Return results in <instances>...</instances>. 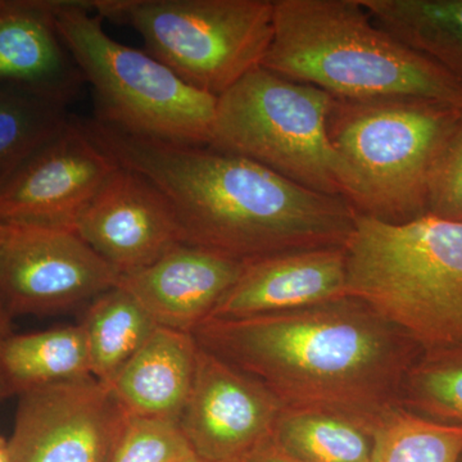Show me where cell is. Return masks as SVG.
Here are the masks:
<instances>
[{"label":"cell","instance_id":"obj_1","mask_svg":"<svg viewBox=\"0 0 462 462\" xmlns=\"http://www.w3.org/2000/svg\"><path fill=\"white\" fill-rule=\"evenodd\" d=\"M118 165L165 197L182 245L251 261L296 249L346 245L356 212L260 163L211 145L133 135L94 118L84 123Z\"/></svg>","mask_w":462,"mask_h":462},{"label":"cell","instance_id":"obj_2","mask_svg":"<svg viewBox=\"0 0 462 462\" xmlns=\"http://www.w3.org/2000/svg\"><path fill=\"white\" fill-rule=\"evenodd\" d=\"M202 348L272 389L287 407L375 418L400 403L422 349L352 297L254 318H211L193 333Z\"/></svg>","mask_w":462,"mask_h":462},{"label":"cell","instance_id":"obj_3","mask_svg":"<svg viewBox=\"0 0 462 462\" xmlns=\"http://www.w3.org/2000/svg\"><path fill=\"white\" fill-rule=\"evenodd\" d=\"M263 67L337 99L413 97L462 107V84L379 26L360 0H273Z\"/></svg>","mask_w":462,"mask_h":462},{"label":"cell","instance_id":"obj_4","mask_svg":"<svg viewBox=\"0 0 462 462\" xmlns=\"http://www.w3.org/2000/svg\"><path fill=\"white\" fill-rule=\"evenodd\" d=\"M346 294L422 351L462 346V223L425 215L392 224L356 215Z\"/></svg>","mask_w":462,"mask_h":462},{"label":"cell","instance_id":"obj_5","mask_svg":"<svg viewBox=\"0 0 462 462\" xmlns=\"http://www.w3.org/2000/svg\"><path fill=\"white\" fill-rule=\"evenodd\" d=\"M461 111L413 97L334 98L328 135L356 215L392 224L428 215L431 176Z\"/></svg>","mask_w":462,"mask_h":462},{"label":"cell","instance_id":"obj_6","mask_svg":"<svg viewBox=\"0 0 462 462\" xmlns=\"http://www.w3.org/2000/svg\"><path fill=\"white\" fill-rule=\"evenodd\" d=\"M60 38L98 103L97 120L133 135L208 145L217 98L148 51L116 42L90 0H51Z\"/></svg>","mask_w":462,"mask_h":462},{"label":"cell","instance_id":"obj_7","mask_svg":"<svg viewBox=\"0 0 462 462\" xmlns=\"http://www.w3.org/2000/svg\"><path fill=\"white\" fill-rule=\"evenodd\" d=\"M102 18L132 26L145 51L217 98L263 66L273 0H90Z\"/></svg>","mask_w":462,"mask_h":462},{"label":"cell","instance_id":"obj_8","mask_svg":"<svg viewBox=\"0 0 462 462\" xmlns=\"http://www.w3.org/2000/svg\"><path fill=\"white\" fill-rule=\"evenodd\" d=\"M333 102L327 91L257 67L217 97L208 145L342 199L338 158L328 135Z\"/></svg>","mask_w":462,"mask_h":462},{"label":"cell","instance_id":"obj_9","mask_svg":"<svg viewBox=\"0 0 462 462\" xmlns=\"http://www.w3.org/2000/svg\"><path fill=\"white\" fill-rule=\"evenodd\" d=\"M121 273L67 227L5 224L0 300L9 314H51L117 287Z\"/></svg>","mask_w":462,"mask_h":462},{"label":"cell","instance_id":"obj_10","mask_svg":"<svg viewBox=\"0 0 462 462\" xmlns=\"http://www.w3.org/2000/svg\"><path fill=\"white\" fill-rule=\"evenodd\" d=\"M126 418L93 376L25 392L7 439L9 462H109Z\"/></svg>","mask_w":462,"mask_h":462},{"label":"cell","instance_id":"obj_11","mask_svg":"<svg viewBox=\"0 0 462 462\" xmlns=\"http://www.w3.org/2000/svg\"><path fill=\"white\" fill-rule=\"evenodd\" d=\"M117 169L85 124L69 120L0 189V223L74 230L85 207Z\"/></svg>","mask_w":462,"mask_h":462},{"label":"cell","instance_id":"obj_12","mask_svg":"<svg viewBox=\"0 0 462 462\" xmlns=\"http://www.w3.org/2000/svg\"><path fill=\"white\" fill-rule=\"evenodd\" d=\"M281 398L199 345L193 385L179 427L190 448L216 462H242L272 437Z\"/></svg>","mask_w":462,"mask_h":462},{"label":"cell","instance_id":"obj_13","mask_svg":"<svg viewBox=\"0 0 462 462\" xmlns=\"http://www.w3.org/2000/svg\"><path fill=\"white\" fill-rule=\"evenodd\" d=\"M74 231L121 275L156 263L181 245L165 197L120 165L79 216Z\"/></svg>","mask_w":462,"mask_h":462},{"label":"cell","instance_id":"obj_14","mask_svg":"<svg viewBox=\"0 0 462 462\" xmlns=\"http://www.w3.org/2000/svg\"><path fill=\"white\" fill-rule=\"evenodd\" d=\"M245 261L197 245H178L156 263L121 275L158 327L193 334L238 281Z\"/></svg>","mask_w":462,"mask_h":462},{"label":"cell","instance_id":"obj_15","mask_svg":"<svg viewBox=\"0 0 462 462\" xmlns=\"http://www.w3.org/2000/svg\"><path fill=\"white\" fill-rule=\"evenodd\" d=\"M345 297V245L296 249L245 261L238 281L211 318L279 314Z\"/></svg>","mask_w":462,"mask_h":462},{"label":"cell","instance_id":"obj_16","mask_svg":"<svg viewBox=\"0 0 462 462\" xmlns=\"http://www.w3.org/2000/svg\"><path fill=\"white\" fill-rule=\"evenodd\" d=\"M0 84L69 106L85 84L60 38L51 0H5L0 5Z\"/></svg>","mask_w":462,"mask_h":462},{"label":"cell","instance_id":"obj_17","mask_svg":"<svg viewBox=\"0 0 462 462\" xmlns=\"http://www.w3.org/2000/svg\"><path fill=\"white\" fill-rule=\"evenodd\" d=\"M199 343L157 327L108 385L127 415L178 422L189 398Z\"/></svg>","mask_w":462,"mask_h":462},{"label":"cell","instance_id":"obj_18","mask_svg":"<svg viewBox=\"0 0 462 462\" xmlns=\"http://www.w3.org/2000/svg\"><path fill=\"white\" fill-rule=\"evenodd\" d=\"M81 324L26 334H9L0 345V379L9 396L90 378Z\"/></svg>","mask_w":462,"mask_h":462},{"label":"cell","instance_id":"obj_19","mask_svg":"<svg viewBox=\"0 0 462 462\" xmlns=\"http://www.w3.org/2000/svg\"><path fill=\"white\" fill-rule=\"evenodd\" d=\"M375 418L324 407H287L272 438L303 462H372Z\"/></svg>","mask_w":462,"mask_h":462},{"label":"cell","instance_id":"obj_20","mask_svg":"<svg viewBox=\"0 0 462 462\" xmlns=\"http://www.w3.org/2000/svg\"><path fill=\"white\" fill-rule=\"evenodd\" d=\"M373 20L462 84V0H360Z\"/></svg>","mask_w":462,"mask_h":462},{"label":"cell","instance_id":"obj_21","mask_svg":"<svg viewBox=\"0 0 462 462\" xmlns=\"http://www.w3.org/2000/svg\"><path fill=\"white\" fill-rule=\"evenodd\" d=\"M80 324L91 375L106 385L114 382L158 327L138 300L120 285L90 300Z\"/></svg>","mask_w":462,"mask_h":462},{"label":"cell","instance_id":"obj_22","mask_svg":"<svg viewBox=\"0 0 462 462\" xmlns=\"http://www.w3.org/2000/svg\"><path fill=\"white\" fill-rule=\"evenodd\" d=\"M66 107L32 90L0 84V189L69 124Z\"/></svg>","mask_w":462,"mask_h":462},{"label":"cell","instance_id":"obj_23","mask_svg":"<svg viewBox=\"0 0 462 462\" xmlns=\"http://www.w3.org/2000/svg\"><path fill=\"white\" fill-rule=\"evenodd\" d=\"M461 456L460 425L430 420L401 403L374 422L372 462H458Z\"/></svg>","mask_w":462,"mask_h":462},{"label":"cell","instance_id":"obj_24","mask_svg":"<svg viewBox=\"0 0 462 462\" xmlns=\"http://www.w3.org/2000/svg\"><path fill=\"white\" fill-rule=\"evenodd\" d=\"M400 403L430 420L462 427V346L422 351L403 380Z\"/></svg>","mask_w":462,"mask_h":462},{"label":"cell","instance_id":"obj_25","mask_svg":"<svg viewBox=\"0 0 462 462\" xmlns=\"http://www.w3.org/2000/svg\"><path fill=\"white\" fill-rule=\"evenodd\" d=\"M191 452L178 422L127 415L109 462H179Z\"/></svg>","mask_w":462,"mask_h":462},{"label":"cell","instance_id":"obj_26","mask_svg":"<svg viewBox=\"0 0 462 462\" xmlns=\"http://www.w3.org/2000/svg\"><path fill=\"white\" fill-rule=\"evenodd\" d=\"M428 215L462 223V111L431 176Z\"/></svg>","mask_w":462,"mask_h":462},{"label":"cell","instance_id":"obj_27","mask_svg":"<svg viewBox=\"0 0 462 462\" xmlns=\"http://www.w3.org/2000/svg\"><path fill=\"white\" fill-rule=\"evenodd\" d=\"M243 462H303L282 448L272 437L256 447Z\"/></svg>","mask_w":462,"mask_h":462},{"label":"cell","instance_id":"obj_28","mask_svg":"<svg viewBox=\"0 0 462 462\" xmlns=\"http://www.w3.org/2000/svg\"><path fill=\"white\" fill-rule=\"evenodd\" d=\"M11 316L8 310L3 305L2 300H0V345H2L3 340L7 338L9 334H12ZM8 397L11 396H9L7 389H5L2 379H0V401L5 400Z\"/></svg>","mask_w":462,"mask_h":462},{"label":"cell","instance_id":"obj_29","mask_svg":"<svg viewBox=\"0 0 462 462\" xmlns=\"http://www.w3.org/2000/svg\"><path fill=\"white\" fill-rule=\"evenodd\" d=\"M0 462H9L8 442L0 436Z\"/></svg>","mask_w":462,"mask_h":462},{"label":"cell","instance_id":"obj_30","mask_svg":"<svg viewBox=\"0 0 462 462\" xmlns=\"http://www.w3.org/2000/svg\"><path fill=\"white\" fill-rule=\"evenodd\" d=\"M179 462H216V461L206 460V458L200 457V456L197 455L196 452H191L190 455H188L187 457L182 458V460H180Z\"/></svg>","mask_w":462,"mask_h":462},{"label":"cell","instance_id":"obj_31","mask_svg":"<svg viewBox=\"0 0 462 462\" xmlns=\"http://www.w3.org/2000/svg\"><path fill=\"white\" fill-rule=\"evenodd\" d=\"M3 227H5V224L0 223V236H2Z\"/></svg>","mask_w":462,"mask_h":462},{"label":"cell","instance_id":"obj_32","mask_svg":"<svg viewBox=\"0 0 462 462\" xmlns=\"http://www.w3.org/2000/svg\"><path fill=\"white\" fill-rule=\"evenodd\" d=\"M3 2H5V0H0V5H3Z\"/></svg>","mask_w":462,"mask_h":462},{"label":"cell","instance_id":"obj_33","mask_svg":"<svg viewBox=\"0 0 462 462\" xmlns=\"http://www.w3.org/2000/svg\"><path fill=\"white\" fill-rule=\"evenodd\" d=\"M458 462H462V456H461L460 461H458Z\"/></svg>","mask_w":462,"mask_h":462}]
</instances>
